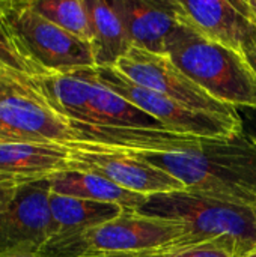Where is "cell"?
Returning a JSON list of instances; mask_svg holds the SVG:
<instances>
[{
    "mask_svg": "<svg viewBox=\"0 0 256 257\" xmlns=\"http://www.w3.org/2000/svg\"><path fill=\"white\" fill-rule=\"evenodd\" d=\"M243 257H256V248L255 250H252V251H249L246 256H243Z\"/></svg>",
    "mask_w": 256,
    "mask_h": 257,
    "instance_id": "cell-27",
    "label": "cell"
},
{
    "mask_svg": "<svg viewBox=\"0 0 256 257\" xmlns=\"http://www.w3.org/2000/svg\"><path fill=\"white\" fill-rule=\"evenodd\" d=\"M42 99L69 122L131 130H164L134 104L106 86L95 68L48 74L35 80Z\"/></svg>",
    "mask_w": 256,
    "mask_h": 257,
    "instance_id": "cell-3",
    "label": "cell"
},
{
    "mask_svg": "<svg viewBox=\"0 0 256 257\" xmlns=\"http://www.w3.org/2000/svg\"><path fill=\"white\" fill-rule=\"evenodd\" d=\"M36 78H30L27 75L9 71L0 66V98L12 93H24V95H35L41 96L38 87L35 84ZM42 98V96H41Z\"/></svg>",
    "mask_w": 256,
    "mask_h": 257,
    "instance_id": "cell-20",
    "label": "cell"
},
{
    "mask_svg": "<svg viewBox=\"0 0 256 257\" xmlns=\"http://www.w3.org/2000/svg\"><path fill=\"white\" fill-rule=\"evenodd\" d=\"M97 75L118 95L158 120L166 131L202 139H232L243 133L241 119L189 108L172 98L130 81L115 68H97Z\"/></svg>",
    "mask_w": 256,
    "mask_h": 257,
    "instance_id": "cell-7",
    "label": "cell"
},
{
    "mask_svg": "<svg viewBox=\"0 0 256 257\" xmlns=\"http://www.w3.org/2000/svg\"><path fill=\"white\" fill-rule=\"evenodd\" d=\"M92 257H160L154 253H134V254H104V256H92Z\"/></svg>",
    "mask_w": 256,
    "mask_h": 257,
    "instance_id": "cell-24",
    "label": "cell"
},
{
    "mask_svg": "<svg viewBox=\"0 0 256 257\" xmlns=\"http://www.w3.org/2000/svg\"><path fill=\"white\" fill-rule=\"evenodd\" d=\"M72 123L41 96L12 93L0 98V142L75 143Z\"/></svg>",
    "mask_w": 256,
    "mask_h": 257,
    "instance_id": "cell-12",
    "label": "cell"
},
{
    "mask_svg": "<svg viewBox=\"0 0 256 257\" xmlns=\"http://www.w3.org/2000/svg\"><path fill=\"white\" fill-rule=\"evenodd\" d=\"M0 66L27 75L30 78H39L48 75V72L41 69L21 51L20 45L14 39L11 30L8 29L2 17H0Z\"/></svg>",
    "mask_w": 256,
    "mask_h": 257,
    "instance_id": "cell-19",
    "label": "cell"
},
{
    "mask_svg": "<svg viewBox=\"0 0 256 257\" xmlns=\"http://www.w3.org/2000/svg\"><path fill=\"white\" fill-rule=\"evenodd\" d=\"M69 149L68 170L103 176L113 184L146 197L186 190L184 185L166 173L124 151L95 143L75 142Z\"/></svg>",
    "mask_w": 256,
    "mask_h": 257,
    "instance_id": "cell-9",
    "label": "cell"
},
{
    "mask_svg": "<svg viewBox=\"0 0 256 257\" xmlns=\"http://www.w3.org/2000/svg\"><path fill=\"white\" fill-rule=\"evenodd\" d=\"M32 6L45 20L65 32L92 42V24L86 0H30Z\"/></svg>",
    "mask_w": 256,
    "mask_h": 257,
    "instance_id": "cell-18",
    "label": "cell"
},
{
    "mask_svg": "<svg viewBox=\"0 0 256 257\" xmlns=\"http://www.w3.org/2000/svg\"><path fill=\"white\" fill-rule=\"evenodd\" d=\"M175 9L180 24L244 57L255 30L247 0H175Z\"/></svg>",
    "mask_w": 256,
    "mask_h": 257,
    "instance_id": "cell-11",
    "label": "cell"
},
{
    "mask_svg": "<svg viewBox=\"0 0 256 257\" xmlns=\"http://www.w3.org/2000/svg\"><path fill=\"white\" fill-rule=\"evenodd\" d=\"M142 215L177 221L184 236L154 254L170 256L202 244H222L237 256L256 248V208L187 190L149 196L137 211Z\"/></svg>",
    "mask_w": 256,
    "mask_h": 257,
    "instance_id": "cell-2",
    "label": "cell"
},
{
    "mask_svg": "<svg viewBox=\"0 0 256 257\" xmlns=\"http://www.w3.org/2000/svg\"><path fill=\"white\" fill-rule=\"evenodd\" d=\"M184 236L177 221L125 211L104 224L68 235L53 236L39 257H92L104 254L155 253Z\"/></svg>",
    "mask_w": 256,
    "mask_h": 257,
    "instance_id": "cell-5",
    "label": "cell"
},
{
    "mask_svg": "<svg viewBox=\"0 0 256 257\" xmlns=\"http://www.w3.org/2000/svg\"><path fill=\"white\" fill-rule=\"evenodd\" d=\"M48 178L29 182L0 214V257L39 254L53 236Z\"/></svg>",
    "mask_w": 256,
    "mask_h": 257,
    "instance_id": "cell-10",
    "label": "cell"
},
{
    "mask_svg": "<svg viewBox=\"0 0 256 257\" xmlns=\"http://www.w3.org/2000/svg\"><path fill=\"white\" fill-rule=\"evenodd\" d=\"M0 143H2V142H0Z\"/></svg>",
    "mask_w": 256,
    "mask_h": 257,
    "instance_id": "cell-28",
    "label": "cell"
},
{
    "mask_svg": "<svg viewBox=\"0 0 256 257\" xmlns=\"http://www.w3.org/2000/svg\"><path fill=\"white\" fill-rule=\"evenodd\" d=\"M166 257H240L222 244H202Z\"/></svg>",
    "mask_w": 256,
    "mask_h": 257,
    "instance_id": "cell-22",
    "label": "cell"
},
{
    "mask_svg": "<svg viewBox=\"0 0 256 257\" xmlns=\"http://www.w3.org/2000/svg\"><path fill=\"white\" fill-rule=\"evenodd\" d=\"M166 54L217 101L256 110V74L240 53L180 24L167 39Z\"/></svg>",
    "mask_w": 256,
    "mask_h": 257,
    "instance_id": "cell-4",
    "label": "cell"
},
{
    "mask_svg": "<svg viewBox=\"0 0 256 257\" xmlns=\"http://www.w3.org/2000/svg\"><path fill=\"white\" fill-rule=\"evenodd\" d=\"M68 157L66 145L2 142L0 173L38 181L68 170Z\"/></svg>",
    "mask_w": 256,
    "mask_h": 257,
    "instance_id": "cell-14",
    "label": "cell"
},
{
    "mask_svg": "<svg viewBox=\"0 0 256 257\" xmlns=\"http://www.w3.org/2000/svg\"><path fill=\"white\" fill-rule=\"evenodd\" d=\"M244 59L247 60V63L250 65V68L255 71L256 74V17H255V30H253V36L252 41L249 42L246 51H244Z\"/></svg>",
    "mask_w": 256,
    "mask_h": 257,
    "instance_id": "cell-23",
    "label": "cell"
},
{
    "mask_svg": "<svg viewBox=\"0 0 256 257\" xmlns=\"http://www.w3.org/2000/svg\"><path fill=\"white\" fill-rule=\"evenodd\" d=\"M133 47L166 54L167 39L180 26L175 0H110Z\"/></svg>",
    "mask_w": 256,
    "mask_h": 257,
    "instance_id": "cell-13",
    "label": "cell"
},
{
    "mask_svg": "<svg viewBox=\"0 0 256 257\" xmlns=\"http://www.w3.org/2000/svg\"><path fill=\"white\" fill-rule=\"evenodd\" d=\"M247 6L252 11L253 17H256V0H247Z\"/></svg>",
    "mask_w": 256,
    "mask_h": 257,
    "instance_id": "cell-25",
    "label": "cell"
},
{
    "mask_svg": "<svg viewBox=\"0 0 256 257\" xmlns=\"http://www.w3.org/2000/svg\"><path fill=\"white\" fill-rule=\"evenodd\" d=\"M50 212L53 236L77 233L110 220L125 212L124 208L110 203L75 199L60 194H50ZM51 236V238H53Z\"/></svg>",
    "mask_w": 256,
    "mask_h": 257,
    "instance_id": "cell-17",
    "label": "cell"
},
{
    "mask_svg": "<svg viewBox=\"0 0 256 257\" xmlns=\"http://www.w3.org/2000/svg\"><path fill=\"white\" fill-rule=\"evenodd\" d=\"M115 69L130 81L161 93L177 102L214 116L241 119L237 108L226 105L192 81L167 54H155L131 47Z\"/></svg>",
    "mask_w": 256,
    "mask_h": 257,
    "instance_id": "cell-8",
    "label": "cell"
},
{
    "mask_svg": "<svg viewBox=\"0 0 256 257\" xmlns=\"http://www.w3.org/2000/svg\"><path fill=\"white\" fill-rule=\"evenodd\" d=\"M29 182H33V179L0 173V214L8 209V206L15 200L21 188Z\"/></svg>",
    "mask_w": 256,
    "mask_h": 257,
    "instance_id": "cell-21",
    "label": "cell"
},
{
    "mask_svg": "<svg viewBox=\"0 0 256 257\" xmlns=\"http://www.w3.org/2000/svg\"><path fill=\"white\" fill-rule=\"evenodd\" d=\"M92 24V53L97 68H115L133 47L128 35L109 2L86 0Z\"/></svg>",
    "mask_w": 256,
    "mask_h": 257,
    "instance_id": "cell-16",
    "label": "cell"
},
{
    "mask_svg": "<svg viewBox=\"0 0 256 257\" xmlns=\"http://www.w3.org/2000/svg\"><path fill=\"white\" fill-rule=\"evenodd\" d=\"M48 181L51 193L54 194L118 205L131 212H137L148 200V197L143 194L128 191L103 176L84 172H57L48 176Z\"/></svg>",
    "mask_w": 256,
    "mask_h": 257,
    "instance_id": "cell-15",
    "label": "cell"
},
{
    "mask_svg": "<svg viewBox=\"0 0 256 257\" xmlns=\"http://www.w3.org/2000/svg\"><path fill=\"white\" fill-rule=\"evenodd\" d=\"M118 151L164 170L187 191L256 208V137L241 133L177 151Z\"/></svg>",
    "mask_w": 256,
    "mask_h": 257,
    "instance_id": "cell-1",
    "label": "cell"
},
{
    "mask_svg": "<svg viewBox=\"0 0 256 257\" xmlns=\"http://www.w3.org/2000/svg\"><path fill=\"white\" fill-rule=\"evenodd\" d=\"M5 257H39L38 254H29V253H20V254H11V256Z\"/></svg>",
    "mask_w": 256,
    "mask_h": 257,
    "instance_id": "cell-26",
    "label": "cell"
},
{
    "mask_svg": "<svg viewBox=\"0 0 256 257\" xmlns=\"http://www.w3.org/2000/svg\"><path fill=\"white\" fill-rule=\"evenodd\" d=\"M0 17L21 51L45 72L95 68L92 45L45 20L30 0H0Z\"/></svg>",
    "mask_w": 256,
    "mask_h": 257,
    "instance_id": "cell-6",
    "label": "cell"
}]
</instances>
